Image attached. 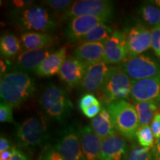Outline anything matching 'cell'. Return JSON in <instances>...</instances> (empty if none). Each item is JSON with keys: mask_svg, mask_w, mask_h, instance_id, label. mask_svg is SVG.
<instances>
[{"mask_svg": "<svg viewBox=\"0 0 160 160\" xmlns=\"http://www.w3.org/2000/svg\"><path fill=\"white\" fill-rule=\"evenodd\" d=\"M126 160H153L151 148L133 145L128 153Z\"/></svg>", "mask_w": 160, "mask_h": 160, "instance_id": "cell-28", "label": "cell"}, {"mask_svg": "<svg viewBox=\"0 0 160 160\" xmlns=\"http://www.w3.org/2000/svg\"><path fill=\"white\" fill-rule=\"evenodd\" d=\"M20 40L13 33H7L0 39V52L4 58H13L21 53Z\"/></svg>", "mask_w": 160, "mask_h": 160, "instance_id": "cell-25", "label": "cell"}, {"mask_svg": "<svg viewBox=\"0 0 160 160\" xmlns=\"http://www.w3.org/2000/svg\"><path fill=\"white\" fill-rule=\"evenodd\" d=\"M131 97L135 102L155 101L160 103V73L153 77L133 81Z\"/></svg>", "mask_w": 160, "mask_h": 160, "instance_id": "cell-12", "label": "cell"}, {"mask_svg": "<svg viewBox=\"0 0 160 160\" xmlns=\"http://www.w3.org/2000/svg\"><path fill=\"white\" fill-rule=\"evenodd\" d=\"M39 105L46 115L62 121L71 114L73 105L67 91L55 84H49L39 99Z\"/></svg>", "mask_w": 160, "mask_h": 160, "instance_id": "cell-4", "label": "cell"}, {"mask_svg": "<svg viewBox=\"0 0 160 160\" xmlns=\"http://www.w3.org/2000/svg\"><path fill=\"white\" fill-rule=\"evenodd\" d=\"M51 48L37 50H26L17 57L15 62V71L25 72L35 71L45 60L53 53Z\"/></svg>", "mask_w": 160, "mask_h": 160, "instance_id": "cell-16", "label": "cell"}, {"mask_svg": "<svg viewBox=\"0 0 160 160\" xmlns=\"http://www.w3.org/2000/svg\"><path fill=\"white\" fill-rule=\"evenodd\" d=\"M151 128L153 132L155 140L159 139L160 138V111H159L156 113L153 121H152Z\"/></svg>", "mask_w": 160, "mask_h": 160, "instance_id": "cell-34", "label": "cell"}, {"mask_svg": "<svg viewBox=\"0 0 160 160\" xmlns=\"http://www.w3.org/2000/svg\"><path fill=\"white\" fill-rule=\"evenodd\" d=\"M136 138L141 147L151 148L155 144V137L150 125L139 126L136 133Z\"/></svg>", "mask_w": 160, "mask_h": 160, "instance_id": "cell-27", "label": "cell"}, {"mask_svg": "<svg viewBox=\"0 0 160 160\" xmlns=\"http://www.w3.org/2000/svg\"><path fill=\"white\" fill-rule=\"evenodd\" d=\"M11 21L19 30L25 32L51 33L59 27V21L48 8L33 5L22 10H13Z\"/></svg>", "mask_w": 160, "mask_h": 160, "instance_id": "cell-1", "label": "cell"}, {"mask_svg": "<svg viewBox=\"0 0 160 160\" xmlns=\"http://www.w3.org/2000/svg\"><path fill=\"white\" fill-rule=\"evenodd\" d=\"M13 147H11L10 141L7 138L2 136L0 138V153H2L6 151H8Z\"/></svg>", "mask_w": 160, "mask_h": 160, "instance_id": "cell-37", "label": "cell"}, {"mask_svg": "<svg viewBox=\"0 0 160 160\" xmlns=\"http://www.w3.org/2000/svg\"><path fill=\"white\" fill-rule=\"evenodd\" d=\"M109 19L95 16H80L70 19L66 26L64 34L69 42H81L92 30Z\"/></svg>", "mask_w": 160, "mask_h": 160, "instance_id": "cell-10", "label": "cell"}, {"mask_svg": "<svg viewBox=\"0 0 160 160\" xmlns=\"http://www.w3.org/2000/svg\"><path fill=\"white\" fill-rule=\"evenodd\" d=\"M105 107L111 115L117 133L129 140L134 139L140 126L135 105L122 99L105 105Z\"/></svg>", "mask_w": 160, "mask_h": 160, "instance_id": "cell-3", "label": "cell"}, {"mask_svg": "<svg viewBox=\"0 0 160 160\" xmlns=\"http://www.w3.org/2000/svg\"><path fill=\"white\" fill-rule=\"evenodd\" d=\"M159 110H160V107H159Z\"/></svg>", "mask_w": 160, "mask_h": 160, "instance_id": "cell-44", "label": "cell"}, {"mask_svg": "<svg viewBox=\"0 0 160 160\" xmlns=\"http://www.w3.org/2000/svg\"><path fill=\"white\" fill-rule=\"evenodd\" d=\"M153 160H160V138L156 140L155 144L152 150Z\"/></svg>", "mask_w": 160, "mask_h": 160, "instance_id": "cell-38", "label": "cell"}, {"mask_svg": "<svg viewBox=\"0 0 160 160\" xmlns=\"http://www.w3.org/2000/svg\"><path fill=\"white\" fill-rule=\"evenodd\" d=\"M57 40L54 35L42 32H24L21 36V42L26 50L48 48Z\"/></svg>", "mask_w": 160, "mask_h": 160, "instance_id": "cell-21", "label": "cell"}, {"mask_svg": "<svg viewBox=\"0 0 160 160\" xmlns=\"http://www.w3.org/2000/svg\"><path fill=\"white\" fill-rule=\"evenodd\" d=\"M104 42H82L73 50L74 57L88 67L103 62Z\"/></svg>", "mask_w": 160, "mask_h": 160, "instance_id": "cell-19", "label": "cell"}, {"mask_svg": "<svg viewBox=\"0 0 160 160\" xmlns=\"http://www.w3.org/2000/svg\"><path fill=\"white\" fill-rule=\"evenodd\" d=\"M102 110L101 104H96V105H93L91 106V107L88 108L87 109H85V111H82L84 115L86 116L88 118H90V119H93V118L97 117V115H99Z\"/></svg>", "mask_w": 160, "mask_h": 160, "instance_id": "cell-35", "label": "cell"}, {"mask_svg": "<svg viewBox=\"0 0 160 160\" xmlns=\"http://www.w3.org/2000/svg\"><path fill=\"white\" fill-rule=\"evenodd\" d=\"M7 69V66L5 65V62H4L2 60H1V77L5 74V72Z\"/></svg>", "mask_w": 160, "mask_h": 160, "instance_id": "cell-41", "label": "cell"}, {"mask_svg": "<svg viewBox=\"0 0 160 160\" xmlns=\"http://www.w3.org/2000/svg\"><path fill=\"white\" fill-rule=\"evenodd\" d=\"M142 21L151 29L160 26V8L149 2L142 4L138 9Z\"/></svg>", "mask_w": 160, "mask_h": 160, "instance_id": "cell-24", "label": "cell"}, {"mask_svg": "<svg viewBox=\"0 0 160 160\" xmlns=\"http://www.w3.org/2000/svg\"><path fill=\"white\" fill-rule=\"evenodd\" d=\"M133 81L122 66H111L105 83L99 92L105 105L131 97Z\"/></svg>", "mask_w": 160, "mask_h": 160, "instance_id": "cell-5", "label": "cell"}, {"mask_svg": "<svg viewBox=\"0 0 160 160\" xmlns=\"http://www.w3.org/2000/svg\"><path fill=\"white\" fill-rule=\"evenodd\" d=\"M54 148L65 160H85L77 128L69 125L59 133Z\"/></svg>", "mask_w": 160, "mask_h": 160, "instance_id": "cell-9", "label": "cell"}, {"mask_svg": "<svg viewBox=\"0 0 160 160\" xmlns=\"http://www.w3.org/2000/svg\"><path fill=\"white\" fill-rule=\"evenodd\" d=\"M149 2H151L153 5H157V7H159L160 8V0H153V1H149Z\"/></svg>", "mask_w": 160, "mask_h": 160, "instance_id": "cell-42", "label": "cell"}, {"mask_svg": "<svg viewBox=\"0 0 160 160\" xmlns=\"http://www.w3.org/2000/svg\"><path fill=\"white\" fill-rule=\"evenodd\" d=\"M103 62L108 65L124 62L129 57L125 32L115 31L105 42Z\"/></svg>", "mask_w": 160, "mask_h": 160, "instance_id": "cell-11", "label": "cell"}, {"mask_svg": "<svg viewBox=\"0 0 160 160\" xmlns=\"http://www.w3.org/2000/svg\"><path fill=\"white\" fill-rule=\"evenodd\" d=\"M113 11V3L109 0H78L63 13L62 19L70 20L80 16H95L110 19Z\"/></svg>", "mask_w": 160, "mask_h": 160, "instance_id": "cell-7", "label": "cell"}, {"mask_svg": "<svg viewBox=\"0 0 160 160\" xmlns=\"http://www.w3.org/2000/svg\"><path fill=\"white\" fill-rule=\"evenodd\" d=\"M67 59V48L62 47L51 53L35 71L41 77H50L58 74L60 68Z\"/></svg>", "mask_w": 160, "mask_h": 160, "instance_id": "cell-20", "label": "cell"}, {"mask_svg": "<svg viewBox=\"0 0 160 160\" xmlns=\"http://www.w3.org/2000/svg\"><path fill=\"white\" fill-rule=\"evenodd\" d=\"M15 147H13L8 151H6L2 153H0V160H10L15 151Z\"/></svg>", "mask_w": 160, "mask_h": 160, "instance_id": "cell-40", "label": "cell"}, {"mask_svg": "<svg viewBox=\"0 0 160 160\" xmlns=\"http://www.w3.org/2000/svg\"><path fill=\"white\" fill-rule=\"evenodd\" d=\"M132 81L155 77L160 73V62L148 54L129 57L122 66Z\"/></svg>", "mask_w": 160, "mask_h": 160, "instance_id": "cell-8", "label": "cell"}, {"mask_svg": "<svg viewBox=\"0 0 160 160\" xmlns=\"http://www.w3.org/2000/svg\"><path fill=\"white\" fill-rule=\"evenodd\" d=\"M151 48L154 51L156 55L159 57L160 56V28H156L151 30Z\"/></svg>", "mask_w": 160, "mask_h": 160, "instance_id": "cell-33", "label": "cell"}, {"mask_svg": "<svg viewBox=\"0 0 160 160\" xmlns=\"http://www.w3.org/2000/svg\"><path fill=\"white\" fill-rule=\"evenodd\" d=\"M90 125L96 134L102 140L117 133L112 122L111 115L105 106L102 107L99 115L91 119Z\"/></svg>", "mask_w": 160, "mask_h": 160, "instance_id": "cell-22", "label": "cell"}, {"mask_svg": "<svg viewBox=\"0 0 160 160\" xmlns=\"http://www.w3.org/2000/svg\"><path fill=\"white\" fill-rule=\"evenodd\" d=\"M39 160H65L54 147H47L40 155Z\"/></svg>", "mask_w": 160, "mask_h": 160, "instance_id": "cell-31", "label": "cell"}, {"mask_svg": "<svg viewBox=\"0 0 160 160\" xmlns=\"http://www.w3.org/2000/svg\"><path fill=\"white\" fill-rule=\"evenodd\" d=\"M111 66L101 62L88 67L80 86L83 91L90 93L99 92L105 83Z\"/></svg>", "mask_w": 160, "mask_h": 160, "instance_id": "cell-15", "label": "cell"}, {"mask_svg": "<svg viewBox=\"0 0 160 160\" xmlns=\"http://www.w3.org/2000/svg\"><path fill=\"white\" fill-rule=\"evenodd\" d=\"M85 160H100L102 139L98 137L91 125H81L77 128Z\"/></svg>", "mask_w": 160, "mask_h": 160, "instance_id": "cell-14", "label": "cell"}, {"mask_svg": "<svg viewBox=\"0 0 160 160\" xmlns=\"http://www.w3.org/2000/svg\"><path fill=\"white\" fill-rule=\"evenodd\" d=\"M159 107L160 103L155 101L135 102L140 126L149 125L153 121L156 113L159 111Z\"/></svg>", "mask_w": 160, "mask_h": 160, "instance_id": "cell-23", "label": "cell"}, {"mask_svg": "<svg viewBox=\"0 0 160 160\" xmlns=\"http://www.w3.org/2000/svg\"><path fill=\"white\" fill-rule=\"evenodd\" d=\"M129 57L142 54L151 48V33L145 26L136 25L125 32Z\"/></svg>", "mask_w": 160, "mask_h": 160, "instance_id": "cell-13", "label": "cell"}, {"mask_svg": "<svg viewBox=\"0 0 160 160\" xmlns=\"http://www.w3.org/2000/svg\"><path fill=\"white\" fill-rule=\"evenodd\" d=\"M10 160H28L25 153L21 151V150L15 148L14 153L12 156L11 159Z\"/></svg>", "mask_w": 160, "mask_h": 160, "instance_id": "cell-39", "label": "cell"}, {"mask_svg": "<svg viewBox=\"0 0 160 160\" xmlns=\"http://www.w3.org/2000/svg\"><path fill=\"white\" fill-rule=\"evenodd\" d=\"M159 57H160V56H159Z\"/></svg>", "mask_w": 160, "mask_h": 160, "instance_id": "cell-45", "label": "cell"}, {"mask_svg": "<svg viewBox=\"0 0 160 160\" xmlns=\"http://www.w3.org/2000/svg\"><path fill=\"white\" fill-rule=\"evenodd\" d=\"M0 121L1 122L14 123L13 117V107L2 102L0 105Z\"/></svg>", "mask_w": 160, "mask_h": 160, "instance_id": "cell-30", "label": "cell"}, {"mask_svg": "<svg viewBox=\"0 0 160 160\" xmlns=\"http://www.w3.org/2000/svg\"><path fill=\"white\" fill-rule=\"evenodd\" d=\"M16 140L20 147L33 149L42 146L48 139V128L44 118L31 117L16 129Z\"/></svg>", "mask_w": 160, "mask_h": 160, "instance_id": "cell-6", "label": "cell"}, {"mask_svg": "<svg viewBox=\"0 0 160 160\" xmlns=\"http://www.w3.org/2000/svg\"><path fill=\"white\" fill-rule=\"evenodd\" d=\"M113 30L105 23L97 26L88 33L81 42H104L105 43L113 33Z\"/></svg>", "mask_w": 160, "mask_h": 160, "instance_id": "cell-26", "label": "cell"}, {"mask_svg": "<svg viewBox=\"0 0 160 160\" xmlns=\"http://www.w3.org/2000/svg\"><path fill=\"white\" fill-rule=\"evenodd\" d=\"M159 28H160V26H159Z\"/></svg>", "mask_w": 160, "mask_h": 160, "instance_id": "cell-43", "label": "cell"}, {"mask_svg": "<svg viewBox=\"0 0 160 160\" xmlns=\"http://www.w3.org/2000/svg\"><path fill=\"white\" fill-rule=\"evenodd\" d=\"M14 10H22L26 8L29 7L33 4V1H28V0H15L12 2Z\"/></svg>", "mask_w": 160, "mask_h": 160, "instance_id": "cell-36", "label": "cell"}, {"mask_svg": "<svg viewBox=\"0 0 160 160\" xmlns=\"http://www.w3.org/2000/svg\"><path fill=\"white\" fill-rule=\"evenodd\" d=\"M88 66L75 57L67 58L58 73L60 79L69 88L81 84Z\"/></svg>", "mask_w": 160, "mask_h": 160, "instance_id": "cell-17", "label": "cell"}, {"mask_svg": "<svg viewBox=\"0 0 160 160\" xmlns=\"http://www.w3.org/2000/svg\"><path fill=\"white\" fill-rule=\"evenodd\" d=\"M99 103H100V102L97 99V98L96 97L93 93H88L80 99L79 102V108L82 111V112L85 111V109H87L88 108Z\"/></svg>", "mask_w": 160, "mask_h": 160, "instance_id": "cell-32", "label": "cell"}, {"mask_svg": "<svg viewBox=\"0 0 160 160\" xmlns=\"http://www.w3.org/2000/svg\"><path fill=\"white\" fill-rule=\"evenodd\" d=\"M35 91L34 80L27 73L14 71L1 77V99L13 108L22 105L34 94Z\"/></svg>", "mask_w": 160, "mask_h": 160, "instance_id": "cell-2", "label": "cell"}, {"mask_svg": "<svg viewBox=\"0 0 160 160\" xmlns=\"http://www.w3.org/2000/svg\"><path fill=\"white\" fill-rule=\"evenodd\" d=\"M41 4L46 6L48 8L59 12L64 11V13L71 7L73 1L70 0H45L42 1Z\"/></svg>", "mask_w": 160, "mask_h": 160, "instance_id": "cell-29", "label": "cell"}, {"mask_svg": "<svg viewBox=\"0 0 160 160\" xmlns=\"http://www.w3.org/2000/svg\"><path fill=\"white\" fill-rule=\"evenodd\" d=\"M128 144L125 137L119 133L102 140L100 160H125Z\"/></svg>", "mask_w": 160, "mask_h": 160, "instance_id": "cell-18", "label": "cell"}]
</instances>
